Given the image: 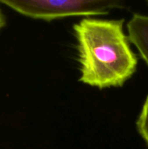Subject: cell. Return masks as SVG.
<instances>
[{"mask_svg":"<svg viewBox=\"0 0 148 149\" xmlns=\"http://www.w3.org/2000/svg\"><path fill=\"white\" fill-rule=\"evenodd\" d=\"M136 126L139 134L148 146V96L143 104L142 110L136 122Z\"/></svg>","mask_w":148,"mask_h":149,"instance_id":"obj_4","label":"cell"},{"mask_svg":"<svg viewBox=\"0 0 148 149\" xmlns=\"http://www.w3.org/2000/svg\"><path fill=\"white\" fill-rule=\"evenodd\" d=\"M124 19L85 17L73 25L79 81L99 89L122 86L136 72L138 58L124 31Z\"/></svg>","mask_w":148,"mask_h":149,"instance_id":"obj_1","label":"cell"},{"mask_svg":"<svg viewBox=\"0 0 148 149\" xmlns=\"http://www.w3.org/2000/svg\"><path fill=\"white\" fill-rule=\"evenodd\" d=\"M129 40L148 66V15L135 13L127 23Z\"/></svg>","mask_w":148,"mask_h":149,"instance_id":"obj_3","label":"cell"},{"mask_svg":"<svg viewBox=\"0 0 148 149\" xmlns=\"http://www.w3.org/2000/svg\"><path fill=\"white\" fill-rule=\"evenodd\" d=\"M5 24H6V18H5V16L3 15V11L0 9V31L5 26Z\"/></svg>","mask_w":148,"mask_h":149,"instance_id":"obj_5","label":"cell"},{"mask_svg":"<svg viewBox=\"0 0 148 149\" xmlns=\"http://www.w3.org/2000/svg\"><path fill=\"white\" fill-rule=\"evenodd\" d=\"M125 0H0L21 15L45 21L107 14L120 7ZM148 2V0H146Z\"/></svg>","mask_w":148,"mask_h":149,"instance_id":"obj_2","label":"cell"}]
</instances>
